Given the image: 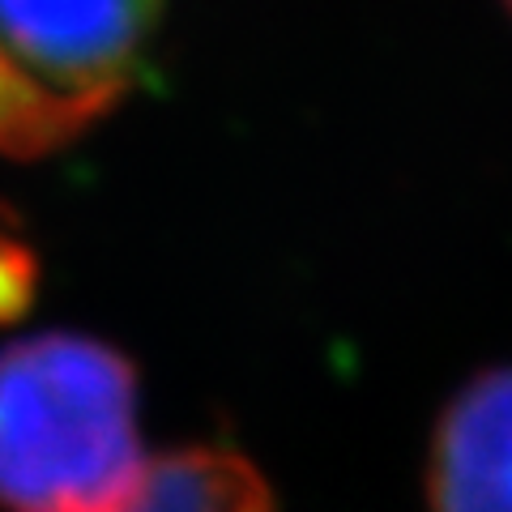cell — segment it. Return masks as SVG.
Segmentation results:
<instances>
[{
	"mask_svg": "<svg viewBox=\"0 0 512 512\" xmlns=\"http://www.w3.org/2000/svg\"><path fill=\"white\" fill-rule=\"evenodd\" d=\"M86 124H94L86 111L56 99L0 52V150L18 158L47 154L60 141L77 137Z\"/></svg>",
	"mask_w": 512,
	"mask_h": 512,
	"instance_id": "4",
	"label": "cell"
},
{
	"mask_svg": "<svg viewBox=\"0 0 512 512\" xmlns=\"http://www.w3.org/2000/svg\"><path fill=\"white\" fill-rule=\"evenodd\" d=\"M137 372L82 333L0 350V508L103 512L141 474Z\"/></svg>",
	"mask_w": 512,
	"mask_h": 512,
	"instance_id": "1",
	"label": "cell"
},
{
	"mask_svg": "<svg viewBox=\"0 0 512 512\" xmlns=\"http://www.w3.org/2000/svg\"><path fill=\"white\" fill-rule=\"evenodd\" d=\"M508 9H512V0H508Z\"/></svg>",
	"mask_w": 512,
	"mask_h": 512,
	"instance_id": "6",
	"label": "cell"
},
{
	"mask_svg": "<svg viewBox=\"0 0 512 512\" xmlns=\"http://www.w3.org/2000/svg\"><path fill=\"white\" fill-rule=\"evenodd\" d=\"M163 0H0V52L99 120L146 73Z\"/></svg>",
	"mask_w": 512,
	"mask_h": 512,
	"instance_id": "2",
	"label": "cell"
},
{
	"mask_svg": "<svg viewBox=\"0 0 512 512\" xmlns=\"http://www.w3.org/2000/svg\"><path fill=\"white\" fill-rule=\"evenodd\" d=\"M427 500L431 512H512V367L474 376L440 414Z\"/></svg>",
	"mask_w": 512,
	"mask_h": 512,
	"instance_id": "3",
	"label": "cell"
},
{
	"mask_svg": "<svg viewBox=\"0 0 512 512\" xmlns=\"http://www.w3.org/2000/svg\"><path fill=\"white\" fill-rule=\"evenodd\" d=\"M35 295V256L18 235L0 231V320L18 316Z\"/></svg>",
	"mask_w": 512,
	"mask_h": 512,
	"instance_id": "5",
	"label": "cell"
}]
</instances>
